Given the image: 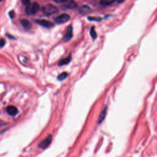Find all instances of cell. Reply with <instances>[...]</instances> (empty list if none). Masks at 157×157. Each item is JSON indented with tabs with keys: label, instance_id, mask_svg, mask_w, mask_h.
<instances>
[{
	"label": "cell",
	"instance_id": "18",
	"mask_svg": "<svg viewBox=\"0 0 157 157\" xmlns=\"http://www.w3.org/2000/svg\"><path fill=\"white\" fill-rule=\"evenodd\" d=\"M9 16H10V17H11V18H13L14 17V16H15V13H14V11H11V12H9Z\"/></svg>",
	"mask_w": 157,
	"mask_h": 157
},
{
	"label": "cell",
	"instance_id": "10",
	"mask_svg": "<svg viewBox=\"0 0 157 157\" xmlns=\"http://www.w3.org/2000/svg\"><path fill=\"white\" fill-rule=\"evenodd\" d=\"M71 60V55L70 54L68 57H66V58H65V59H63L62 60H61L60 61V63H59L58 65L60 66H61L67 65V64H68L70 62Z\"/></svg>",
	"mask_w": 157,
	"mask_h": 157
},
{
	"label": "cell",
	"instance_id": "6",
	"mask_svg": "<svg viewBox=\"0 0 157 157\" xmlns=\"http://www.w3.org/2000/svg\"><path fill=\"white\" fill-rule=\"evenodd\" d=\"M72 37H73V28L71 26H69L68 28L67 31H66V34L63 37V41L65 42H68L72 38Z\"/></svg>",
	"mask_w": 157,
	"mask_h": 157
},
{
	"label": "cell",
	"instance_id": "13",
	"mask_svg": "<svg viewBox=\"0 0 157 157\" xmlns=\"http://www.w3.org/2000/svg\"><path fill=\"white\" fill-rule=\"evenodd\" d=\"M67 77H68V73L64 72V73H61L58 76V80H60V81H62V80H65Z\"/></svg>",
	"mask_w": 157,
	"mask_h": 157
},
{
	"label": "cell",
	"instance_id": "15",
	"mask_svg": "<svg viewBox=\"0 0 157 157\" xmlns=\"http://www.w3.org/2000/svg\"><path fill=\"white\" fill-rule=\"evenodd\" d=\"M88 20H94V21H97V22H99V21H100L101 20V18H99V17H88Z\"/></svg>",
	"mask_w": 157,
	"mask_h": 157
},
{
	"label": "cell",
	"instance_id": "21",
	"mask_svg": "<svg viewBox=\"0 0 157 157\" xmlns=\"http://www.w3.org/2000/svg\"><path fill=\"white\" fill-rule=\"evenodd\" d=\"M7 36H8V37L9 38H10V39H16V38L15 37H14V36H11V35H7Z\"/></svg>",
	"mask_w": 157,
	"mask_h": 157
},
{
	"label": "cell",
	"instance_id": "9",
	"mask_svg": "<svg viewBox=\"0 0 157 157\" xmlns=\"http://www.w3.org/2000/svg\"><path fill=\"white\" fill-rule=\"evenodd\" d=\"M77 6V4L73 0H71L69 2L65 4L62 6L64 9H74Z\"/></svg>",
	"mask_w": 157,
	"mask_h": 157
},
{
	"label": "cell",
	"instance_id": "12",
	"mask_svg": "<svg viewBox=\"0 0 157 157\" xmlns=\"http://www.w3.org/2000/svg\"><path fill=\"white\" fill-rule=\"evenodd\" d=\"M115 0H100V4L103 6H107L112 4Z\"/></svg>",
	"mask_w": 157,
	"mask_h": 157
},
{
	"label": "cell",
	"instance_id": "16",
	"mask_svg": "<svg viewBox=\"0 0 157 157\" xmlns=\"http://www.w3.org/2000/svg\"><path fill=\"white\" fill-rule=\"evenodd\" d=\"M22 3L23 5H25L27 6L29 5V4H30V0H22Z\"/></svg>",
	"mask_w": 157,
	"mask_h": 157
},
{
	"label": "cell",
	"instance_id": "2",
	"mask_svg": "<svg viewBox=\"0 0 157 157\" xmlns=\"http://www.w3.org/2000/svg\"><path fill=\"white\" fill-rule=\"evenodd\" d=\"M42 11L44 14H46V15L50 16V15H52V14L56 13L57 12H58V9L56 6L52 5V4H49L42 7Z\"/></svg>",
	"mask_w": 157,
	"mask_h": 157
},
{
	"label": "cell",
	"instance_id": "5",
	"mask_svg": "<svg viewBox=\"0 0 157 157\" xmlns=\"http://www.w3.org/2000/svg\"><path fill=\"white\" fill-rule=\"evenodd\" d=\"M52 140V136L49 135V136H47L44 140H43L41 142L39 145V147L41 149H46L47 147L50 144Z\"/></svg>",
	"mask_w": 157,
	"mask_h": 157
},
{
	"label": "cell",
	"instance_id": "14",
	"mask_svg": "<svg viewBox=\"0 0 157 157\" xmlns=\"http://www.w3.org/2000/svg\"><path fill=\"white\" fill-rule=\"evenodd\" d=\"M90 35H91L92 37L93 38V39H96V38H97V33H96V31H94V27H92L91 30H90Z\"/></svg>",
	"mask_w": 157,
	"mask_h": 157
},
{
	"label": "cell",
	"instance_id": "11",
	"mask_svg": "<svg viewBox=\"0 0 157 157\" xmlns=\"http://www.w3.org/2000/svg\"><path fill=\"white\" fill-rule=\"evenodd\" d=\"M90 11H91V9H90V8L87 6H83L82 7H80L79 8V13L81 14H84L88 13Z\"/></svg>",
	"mask_w": 157,
	"mask_h": 157
},
{
	"label": "cell",
	"instance_id": "3",
	"mask_svg": "<svg viewBox=\"0 0 157 157\" xmlns=\"http://www.w3.org/2000/svg\"><path fill=\"white\" fill-rule=\"evenodd\" d=\"M35 22L37 24L46 28H51L54 27V24L53 23H52L48 20H44V19H37V20H35Z\"/></svg>",
	"mask_w": 157,
	"mask_h": 157
},
{
	"label": "cell",
	"instance_id": "7",
	"mask_svg": "<svg viewBox=\"0 0 157 157\" xmlns=\"http://www.w3.org/2000/svg\"><path fill=\"white\" fill-rule=\"evenodd\" d=\"M6 111L8 113L9 115H10L11 116H15L18 113V110L17 107H16L14 106H9L7 107Z\"/></svg>",
	"mask_w": 157,
	"mask_h": 157
},
{
	"label": "cell",
	"instance_id": "4",
	"mask_svg": "<svg viewBox=\"0 0 157 157\" xmlns=\"http://www.w3.org/2000/svg\"><path fill=\"white\" fill-rule=\"evenodd\" d=\"M70 19V17L67 14H61L59 16L56 17L54 20L56 23H59V24H61V23H66V22H68Z\"/></svg>",
	"mask_w": 157,
	"mask_h": 157
},
{
	"label": "cell",
	"instance_id": "19",
	"mask_svg": "<svg viewBox=\"0 0 157 157\" xmlns=\"http://www.w3.org/2000/svg\"><path fill=\"white\" fill-rule=\"evenodd\" d=\"M54 1L57 3H65L68 1V0H54Z\"/></svg>",
	"mask_w": 157,
	"mask_h": 157
},
{
	"label": "cell",
	"instance_id": "8",
	"mask_svg": "<svg viewBox=\"0 0 157 157\" xmlns=\"http://www.w3.org/2000/svg\"><path fill=\"white\" fill-rule=\"evenodd\" d=\"M20 22L23 28H24L25 30L27 31L31 29V23L28 20H26V19H22V20H21Z\"/></svg>",
	"mask_w": 157,
	"mask_h": 157
},
{
	"label": "cell",
	"instance_id": "20",
	"mask_svg": "<svg viewBox=\"0 0 157 157\" xmlns=\"http://www.w3.org/2000/svg\"><path fill=\"white\" fill-rule=\"evenodd\" d=\"M115 1H116V2H117V3H118V4H120V3H123V1H125V0H115Z\"/></svg>",
	"mask_w": 157,
	"mask_h": 157
},
{
	"label": "cell",
	"instance_id": "1",
	"mask_svg": "<svg viewBox=\"0 0 157 157\" xmlns=\"http://www.w3.org/2000/svg\"><path fill=\"white\" fill-rule=\"evenodd\" d=\"M39 5L38 3L35 2L33 3H30V4L27 6L25 9L26 14L29 16L35 15L37 13V12L39 11Z\"/></svg>",
	"mask_w": 157,
	"mask_h": 157
},
{
	"label": "cell",
	"instance_id": "22",
	"mask_svg": "<svg viewBox=\"0 0 157 157\" xmlns=\"http://www.w3.org/2000/svg\"><path fill=\"white\" fill-rule=\"evenodd\" d=\"M1 1H2V0H0V2H1Z\"/></svg>",
	"mask_w": 157,
	"mask_h": 157
},
{
	"label": "cell",
	"instance_id": "17",
	"mask_svg": "<svg viewBox=\"0 0 157 157\" xmlns=\"http://www.w3.org/2000/svg\"><path fill=\"white\" fill-rule=\"evenodd\" d=\"M5 40H4L3 38H1L0 39V48H2V47H4V46L5 45Z\"/></svg>",
	"mask_w": 157,
	"mask_h": 157
}]
</instances>
